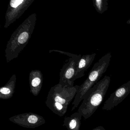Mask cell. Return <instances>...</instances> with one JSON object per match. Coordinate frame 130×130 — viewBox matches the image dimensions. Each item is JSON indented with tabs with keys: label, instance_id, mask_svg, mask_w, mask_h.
Listing matches in <instances>:
<instances>
[{
	"label": "cell",
	"instance_id": "cell-2",
	"mask_svg": "<svg viewBox=\"0 0 130 130\" xmlns=\"http://www.w3.org/2000/svg\"><path fill=\"white\" fill-rule=\"evenodd\" d=\"M111 58L110 53H108L94 64L85 81L79 86L76 95V103H79L82 100L88 91L100 81L108 68Z\"/></svg>",
	"mask_w": 130,
	"mask_h": 130
},
{
	"label": "cell",
	"instance_id": "cell-10",
	"mask_svg": "<svg viewBox=\"0 0 130 130\" xmlns=\"http://www.w3.org/2000/svg\"><path fill=\"white\" fill-rule=\"evenodd\" d=\"M76 124H77V123H76V120H72L69 124L70 128L71 129H74L76 127Z\"/></svg>",
	"mask_w": 130,
	"mask_h": 130
},
{
	"label": "cell",
	"instance_id": "cell-12",
	"mask_svg": "<svg viewBox=\"0 0 130 130\" xmlns=\"http://www.w3.org/2000/svg\"><path fill=\"white\" fill-rule=\"evenodd\" d=\"M96 1H97V2H100L101 0H96Z\"/></svg>",
	"mask_w": 130,
	"mask_h": 130
},
{
	"label": "cell",
	"instance_id": "cell-11",
	"mask_svg": "<svg viewBox=\"0 0 130 130\" xmlns=\"http://www.w3.org/2000/svg\"><path fill=\"white\" fill-rule=\"evenodd\" d=\"M92 130H105V129L102 126H99L97 127H95Z\"/></svg>",
	"mask_w": 130,
	"mask_h": 130
},
{
	"label": "cell",
	"instance_id": "cell-5",
	"mask_svg": "<svg viewBox=\"0 0 130 130\" xmlns=\"http://www.w3.org/2000/svg\"><path fill=\"white\" fill-rule=\"evenodd\" d=\"M43 77L41 71L33 70L29 74V83L30 92L34 95H37L41 90L43 85Z\"/></svg>",
	"mask_w": 130,
	"mask_h": 130
},
{
	"label": "cell",
	"instance_id": "cell-7",
	"mask_svg": "<svg viewBox=\"0 0 130 130\" xmlns=\"http://www.w3.org/2000/svg\"><path fill=\"white\" fill-rule=\"evenodd\" d=\"M16 75L14 74L10 78L5 85L0 89V96L2 98H10L15 91L16 86Z\"/></svg>",
	"mask_w": 130,
	"mask_h": 130
},
{
	"label": "cell",
	"instance_id": "cell-4",
	"mask_svg": "<svg viewBox=\"0 0 130 130\" xmlns=\"http://www.w3.org/2000/svg\"><path fill=\"white\" fill-rule=\"evenodd\" d=\"M130 93V80L119 87L110 95L104 104L102 109L104 110H111L122 102Z\"/></svg>",
	"mask_w": 130,
	"mask_h": 130
},
{
	"label": "cell",
	"instance_id": "cell-6",
	"mask_svg": "<svg viewBox=\"0 0 130 130\" xmlns=\"http://www.w3.org/2000/svg\"><path fill=\"white\" fill-rule=\"evenodd\" d=\"M96 53H93L90 55H86L81 56L77 66L75 79L83 77L85 72L89 69L94 61Z\"/></svg>",
	"mask_w": 130,
	"mask_h": 130
},
{
	"label": "cell",
	"instance_id": "cell-9",
	"mask_svg": "<svg viewBox=\"0 0 130 130\" xmlns=\"http://www.w3.org/2000/svg\"><path fill=\"white\" fill-rule=\"evenodd\" d=\"M28 121L31 123L34 124L37 121V118L34 115H31L29 117Z\"/></svg>",
	"mask_w": 130,
	"mask_h": 130
},
{
	"label": "cell",
	"instance_id": "cell-3",
	"mask_svg": "<svg viewBox=\"0 0 130 130\" xmlns=\"http://www.w3.org/2000/svg\"><path fill=\"white\" fill-rule=\"evenodd\" d=\"M56 52L70 57L68 62L66 63L61 69L59 84L63 86L73 87L74 86V81L75 80V76L78 63L82 56L59 50H56Z\"/></svg>",
	"mask_w": 130,
	"mask_h": 130
},
{
	"label": "cell",
	"instance_id": "cell-1",
	"mask_svg": "<svg viewBox=\"0 0 130 130\" xmlns=\"http://www.w3.org/2000/svg\"><path fill=\"white\" fill-rule=\"evenodd\" d=\"M111 78L105 76L88 91L84 97L82 108L89 118L97 110L102 103L110 83Z\"/></svg>",
	"mask_w": 130,
	"mask_h": 130
},
{
	"label": "cell",
	"instance_id": "cell-8",
	"mask_svg": "<svg viewBox=\"0 0 130 130\" xmlns=\"http://www.w3.org/2000/svg\"><path fill=\"white\" fill-rule=\"evenodd\" d=\"M23 0H11L10 5L12 7L16 8L22 3Z\"/></svg>",
	"mask_w": 130,
	"mask_h": 130
}]
</instances>
